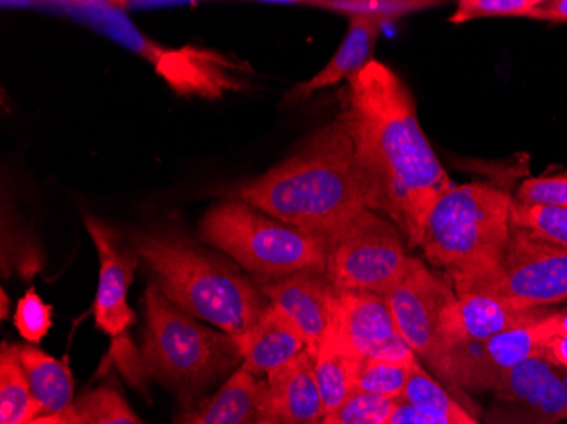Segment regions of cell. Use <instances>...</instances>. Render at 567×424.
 Masks as SVG:
<instances>
[{"instance_id": "19", "label": "cell", "mask_w": 567, "mask_h": 424, "mask_svg": "<svg viewBox=\"0 0 567 424\" xmlns=\"http://www.w3.org/2000/svg\"><path fill=\"white\" fill-rule=\"evenodd\" d=\"M266 392L267 381L238 369L184 424H259L264 421Z\"/></svg>"}, {"instance_id": "36", "label": "cell", "mask_w": 567, "mask_h": 424, "mask_svg": "<svg viewBox=\"0 0 567 424\" xmlns=\"http://www.w3.org/2000/svg\"><path fill=\"white\" fill-rule=\"evenodd\" d=\"M557 331L567 334V311L557 312Z\"/></svg>"}, {"instance_id": "32", "label": "cell", "mask_w": 567, "mask_h": 424, "mask_svg": "<svg viewBox=\"0 0 567 424\" xmlns=\"http://www.w3.org/2000/svg\"><path fill=\"white\" fill-rule=\"evenodd\" d=\"M384 424H480L471 413L449 414L396 401Z\"/></svg>"}, {"instance_id": "2", "label": "cell", "mask_w": 567, "mask_h": 424, "mask_svg": "<svg viewBox=\"0 0 567 424\" xmlns=\"http://www.w3.org/2000/svg\"><path fill=\"white\" fill-rule=\"evenodd\" d=\"M234 196L323 241L369 209L368 185L340 120L315 131L295 155Z\"/></svg>"}, {"instance_id": "12", "label": "cell", "mask_w": 567, "mask_h": 424, "mask_svg": "<svg viewBox=\"0 0 567 424\" xmlns=\"http://www.w3.org/2000/svg\"><path fill=\"white\" fill-rule=\"evenodd\" d=\"M260 292L301 334L306 352L317 359L333 318L339 289L324 273L305 270L266 280L260 283Z\"/></svg>"}, {"instance_id": "18", "label": "cell", "mask_w": 567, "mask_h": 424, "mask_svg": "<svg viewBox=\"0 0 567 424\" xmlns=\"http://www.w3.org/2000/svg\"><path fill=\"white\" fill-rule=\"evenodd\" d=\"M155 66L178 94L213 97L226 89H240L234 76L226 73L229 63L213 51L194 48L165 50Z\"/></svg>"}, {"instance_id": "25", "label": "cell", "mask_w": 567, "mask_h": 424, "mask_svg": "<svg viewBox=\"0 0 567 424\" xmlns=\"http://www.w3.org/2000/svg\"><path fill=\"white\" fill-rule=\"evenodd\" d=\"M512 228L525 229L567 250V207H527L513 200Z\"/></svg>"}, {"instance_id": "26", "label": "cell", "mask_w": 567, "mask_h": 424, "mask_svg": "<svg viewBox=\"0 0 567 424\" xmlns=\"http://www.w3.org/2000/svg\"><path fill=\"white\" fill-rule=\"evenodd\" d=\"M415 363L404 365L374 359L364 360L360 365L357 391L378 395L382 400L400 401L410 379L411 366Z\"/></svg>"}, {"instance_id": "23", "label": "cell", "mask_w": 567, "mask_h": 424, "mask_svg": "<svg viewBox=\"0 0 567 424\" xmlns=\"http://www.w3.org/2000/svg\"><path fill=\"white\" fill-rule=\"evenodd\" d=\"M60 424H145L130 407L117 389L111 385L91 389L79 395L73 406L62 414Z\"/></svg>"}, {"instance_id": "27", "label": "cell", "mask_w": 567, "mask_h": 424, "mask_svg": "<svg viewBox=\"0 0 567 424\" xmlns=\"http://www.w3.org/2000/svg\"><path fill=\"white\" fill-rule=\"evenodd\" d=\"M400 401L413 404V406L426 407V410L457 414V416L467 414V411L435 379L426 374L425 369L419 362L411 366L410 379H408L406 387H404Z\"/></svg>"}, {"instance_id": "14", "label": "cell", "mask_w": 567, "mask_h": 424, "mask_svg": "<svg viewBox=\"0 0 567 424\" xmlns=\"http://www.w3.org/2000/svg\"><path fill=\"white\" fill-rule=\"evenodd\" d=\"M323 416L315 359L308 352L267 378L264 420L277 424H320Z\"/></svg>"}, {"instance_id": "30", "label": "cell", "mask_w": 567, "mask_h": 424, "mask_svg": "<svg viewBox=\"0 0 567 424\" xmlns=\"http://www.w3.org/2000/svg\"><path fill=\"white\" fill-rule=\"evenodd\" d=\"M14 327L30 344H40L53 327V308L30 289L19 299L14 312Z\"/></svg>"}, {"instance_id": "33", "label": "cell", "mask_w": 567, "mask_h": 424, "mask_svg": "<svg viewBox=\"0 0 567 424\" xmlns=\"http://www.w3.org/2000/svg\"><path fill=\"white\" fill-rule=\"evenodd\" d=\"M528 19L550 24H567V0H543Z\"/></svg>"}, {"instance_id": "38", "label": "cell", "mask_w": 567, "mask_h": 424, "mask_svg": "<svg viewBox=\"0 0 567 424\" xmlns=\"http://www.w3.org/2000/svg\"><path fill=\"white\" fill-rule=\"evenodd\" d=\"M259 424H277V423H274V421H270V420H264V421H260Z\"/></svg>"}, {"instance_id": "22", "label": "cell", "mask_w": 567, "mask_h": 424, "mask_svg": "<svg viewBox=\"0 0 567 424\" xmlns=\"http://www.w3.org/2000/svg\"><path fill=\"white\" fill-rule=\"evenodd\" d=\"M362 360L340 355L333 350L321 347L315 359V375L320 391L323 413L339 410L353 392H357V379Z\"/></svg>"}, {"instance_id": "10", "label": "cell", "mask_w": 567, "mask_h": 424, "mask_svg": "<svg viewBox=\"0 0 567 424\" xmlns=\"http://www.w3.org/2000/svg\"><path fill=\"white\" fill-rule=\"evenodd\" d=\"M493 391L487 424H557L567 420V370L546 356L513 366Z\"/></svg>"}, {"instance_id": "15", "label": "cell", "mask_w": 567, "mask_h": 424, "mask_svg": "<svg viewBox=\"0 0 567 424\" xmlns=\"http://www.w3.org/2000/svg\"><path fill=\"white\" fill-rule=\"evenodd\" d=\"M547 314L543 308H524L495 296H457L449 321L451 349L462 343H483L509 328L543 320Z\"/></svg>"}, {"instance_id": "35", "label": "cell", "mask_w": 567, "mask_h": 424, "mask_svg": "<svg viewBox=\"0 0 567 424\" xmlns=\"http://www.w3.org/2000/svg\"><path fill=\"white\" fill-rule=\"evenodd\" d=\"M62 416L56 414H43V416L34 417V420L28 421L25 424H60Z\"/></svg>"}, {"instance_id": "16", "label": "cell", "mask_w": 567, "mask_h": 424, "mask_svg": "<svg viewBox=\"0 0 567 424\" xmlns=\"http://www.w3.org/2000/svg\"><path fill=\"white\" fill-rule=\"evenodd\" d=\"M231 338L240 353V369L255 378H269L280 366L306 352L301 334L270 304L250 330Z\"/></svg>"}, {"instance_id": "28", "label": "cell", "mask_w": 567, "mask_h": 424, "mask_svg": "<svg viewBox=\"0 0 567 424\" xmlns=\"http://www.w3.org/2000/svg\"><path fill=\"white\" fill-rule=\"evenodd\" d=\"M396 401L382 400L378 395L365 394V392H353L349 400L323 416L320 424H371L385 423Z\"/></svg>"}, {"instance_id": "7", "label": "cell", "mask_w": 567, "mask_h": 424, "mask_svg": "<svg viewBox=\"0 0 567 424\" xmlns=\"http://www.w3.org/2000/svg\"><path fill=\"white\" fill-rule=\"evenodd\" d=\"M324 276L334 289L384 298L406 277L408 255L398 226L365 209L327 238Z\"/></svg>"}, {"instance_id": "31", "label": "cell", "mask_w": 567, "mask_h": 424, "mask_svg": "<svg viewBox=\"0 0 567 424\" xmlns=\"http://www.w3.org/2000/svg\"><path fill=\"white\" fill-rule=\"evenodd\" d=\"M513 200L527 207H567V172L527 178Z\"/></svg>"}, {"instance_id": "9", "label": "cell", "mask_w": 567, "mask_h": 424, "mask_svg": "<svg viewBox=\"0 0 567 424\" xmlns=\"http://www.w3.org/2000/svg\"><path fill=\"white\" fill-rule=\"evenodd\" d=\"M487 294L524 308H546L567 299V250L512 228L498 270L457 296Z\"/></svg>"}, {"instance_id": "20", "label": "cell", "mask_w": 567, "mask_h": 424, "mask_svg": "<svg viewBox=\"0 0 567 424\" xmlns=\"http://www.w3.org/2000/svg\"><path fill=\"white\" fill-rule=\"evenodd\" d=\"M16 356L30 382L34 401L43 414L62 416L75 403L73 378L69 365L48 355L37 344H12Z\"/></svg>"}, {"instance_id": "1", "label": "cell", "mask_w": 567, "mask_h": 424, "mask_svg": "<svg viewBox=\"0 0 567 424\" xmlns=\"http://www.w3.org/2000/svg\"><path fill=\"white\" fill-rule=\"evenodd\" d=\"M369 190L382 213L416 247L433 204L454 182L436 158L416 102L400 75L372 60L342 92V114Z\"/></svg>"}, {"instance_id": "3", "label": "cell", "mask_w": 567, "mask_h": 424, "mask_svg": "<svg viewBox=\"0 0 567 424\" xmlns=\"http://www.w3.org/2000/svg\"><path fill=\"white\" fill-rule=\"evenodd\" d=\"M132 248L172 304L229 337L250 330L269 306L237 267L175 232H135Z\"/></svg>"}, {"instance_id": "21", "label": "cell", "mask_w": 567, "mask_h": 424, "mask_svg": "<svg viewBox=\"0 0 567 424\" xmlns=\"http://www.w3.org/2000/svg\"><path fill=\"white\" fill-rule=\"evenodd\" d=\"M41 416L30 382L9 343L0 349V424H25Z\"/></svg>"}, {"instance_id": "34", "label": "cell", "mask_w": 567, "mask_h": 424, "mask_svg": "<svg viewBox=\"0 0 567 424\" xmlns=\"http://www.w3.org/2000/svg\"><path fill=\"white\" fill-rule=\"evenodd\" d=\"M544 356L560 369L567 370V334L559 333L550 338Z\"/></svg>"}, {"instance_id": "5", "label": "cell", "mask_w": 567, "mask_h": 424, "mask_svg": "<svg viewBox=\"0 0 567 424\" xmlns=\"http://www.w3.org/2000/svg\"><path fill=\"white\" fill-rule=\"evenodd\" d=\"M199 240L218 248L238 267L262 280L291 273H324L327 244L240 199L216 204L203 216Z\"/></svg>"}, {"instance_id": "29", "label": "cell", "mask_w": 567, "mask_h": 424, "mask_svg": "<svg viewBox=\"0 0 567 424\" xmlns=\"http://www.w3.org/2000/svg\"><path fill=\"white\" fill-rule=\"evenodd\" d=\"M543 0H461L454 14L449 18L452 24L489 18H530Z\"/></svg>"}, {"instance_id": "17", "label": "cell", "mask_w": 567, "mask_h": 424, "mask_svg": "<svg viewBox=\"0 0 567 424\" xmlns=\"http://www.w3.org/2000/svg\"><path fill=\"white\" fill-rule=\"evenodd\" d=\"M382 22L369 18H349V30L339 50L331 56L327 66L320 70L313 79L308 82L296 85L289 92L286 101L302 102L318 91L339 85L362 72L369 63L372 62L375 43H378L379 33H381Z\"/></svg>"}, {"instance_id": "11", "label": "cell", "mask_w": 567, "mask_h": 424, "mask_svg": "<svg viewBox=\"0 0 567 424\" xmlns=\"http://www.w3.org/2000/svg\"><path fill=\"white\" fill-rule=\"evenodd\" d=\"M85 226L99 255L97 292L92 306L95 324L110 337H120L135 321V312L127 306V290L142 260L132 247L121 244L106 223L87 215Z\"/></svg>"}, {"instance_id": "37", "label": "cell", "mask_w": 567, "mask_h": 424, "mask_svg": "<svg viewBox=\"0 0 567 424\" xmlns=\"http://www.w3.org/2000/svg\"><path fill=\"white\" fill-rule=\"evenodd\" d=\"M0 299H2V320H8L9 299L8 294H6V290H2V292H0Z\"/></svg>"}, {"instance_id": "6", "label": "cell", "mask_w": 567, "mask_h": 424, "mask_svg": "<svg viewBox=\"0 0 567 424\" xmlns=\"http://www.w3.org/2000/svg\"><path fill=\"white\" fill-rule=\"evenodd\" d=\"M142 355L153 374L184 395L203 391L241 362L234 338L172 304L155 283L145 292Z\"/></svg>"}, {"instance_id": "4", "label": "cell", "mask_w": 567, "mask_h": 424, "mask_svg": "<svg viewBox=\"0 0 567 424\" xmlns=\"http://www.w3.org/2000/svg\"><path fill=\"white\" fill-rule=\"evenodd\" d=\"M513 197L487 184L452 185L433 204L419 245L455 294L498 270L512 235Z\"/></svg>"}, {"instance_id": "39", "label": "cell", "mask_w": 567, "mask_h": 424, "mask_svg": "<svg viewBox=\"0 0 567 424\" xmlns=\"http://www.w3.org/2000/svg\"><path fill=\"white\" fill-rule=\"evenodd\" d=\"M371 424H384V423H371Z\"/></svg>"}, {"instance_id": "24", "label": "cell", "mask_w": 567, "mask_h": 424, "mask_svg": "<svg viewBox=\"0 0 567 424\" xmlns=\"http://www.w3.org/2000/svg\"><path fill=\"white\" fill-rule=\"evenodd\" d=\"M306 6L339 12L349 18L359 15V18L388 22L415 14V12L426 11V9L441 6V2H430V0H317V2H306Z\"/></svg>"}, {"instance_id": "13", "label": "cell", "mask_w": 567, "mask_h": 424, "mask_svg": "<svg viewBox=\"0 0 567 424\" xmlns=\"http://www.w3.org/2000/svg\"><path fill=\"white\" fill-rule=\"evenodd\" d=\"M396 334L400 333L382 296L339 290L333 318L321 347L364 362Z\"/></svg>"}, {"instance_id": "8", "label": "cell", "mask_w": 567, "mask_h": 424, "mask_svg": "<svg viewBox=\"0 0 567 424\" xmlns=\"http://www.w3.org/2000/svg\"><path fill=\"white\" fill-rule=\"evenodd\" d=\"M384 299L398 333L445 379L452 352L449 321L457 302L451 280L413 258L406 277Z\"/></svg>"}]
</instances>
